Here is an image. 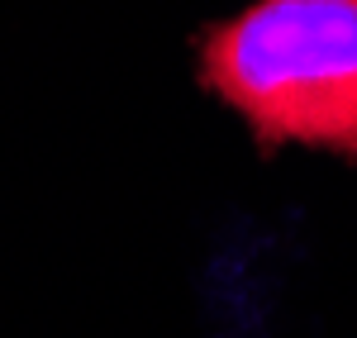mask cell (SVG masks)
Masks as SVG:
<instances>
[{"instance_id": "1", "label": "cell", "mask_w": 357, "mask_h": 338, "mask_svg": "<svg viewBox=\"0 0 357 338\" xmlns=\"http://www.w3.org/2000/svg\"><path fill=\"white\" fill-rule=\"evenodd\" d=\"M195 77L262 153L357 158V0H252L195 33Z\"/></svg>"}]
</instances>
